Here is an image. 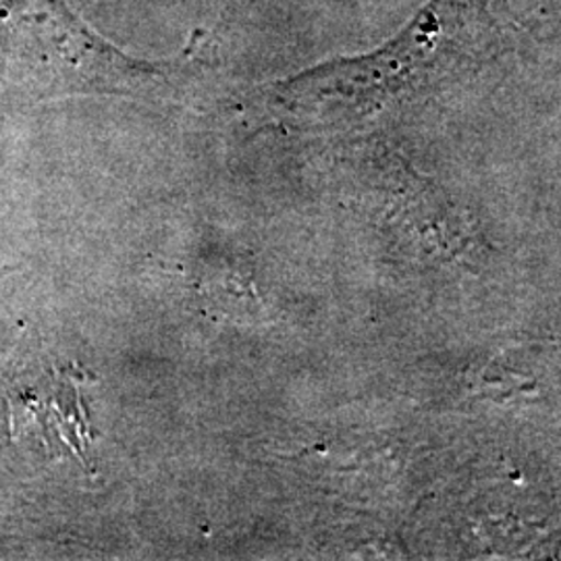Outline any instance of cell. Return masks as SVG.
Masks as SVG:
<instances>
[{
  "label": "cell",
  "instance_id": "obj_1",
  "mask_svg": "<svg viewBox=\"0 0 561 561\" xmlns=\"http://www.w3.org/2000/svg\"><path fill=\"white\" fill-rule=\"evenodd\" d=\"M0 42L4 55L53 90L136 92L167 73L104 41L65 0H0Z\"/></svg>",
  "mask_w": 561,
  "mask_h": 561
},
{
  "label": "cell",
  "instance_id": "obj_2",
  "mask_svg": "<svg viewBox=\"0 0 561 561\" xmlns=\"http://www.w3.org/2000/svg\"><path fill=\"white\" fill-rule=\"evenodd\" d=\"M69 379L65 381L62 373H44L21 389H13L11 393V433L13 437L23 435L27 431L41 439L46 449H55V442L69 445L73 451V435L69 431Z\"/></svg>",
  "mask_w": 561,
  "mask_h": 561
}]
</instances>
